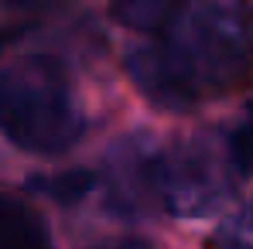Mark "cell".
Segmentation results:
<instances>
[{"mask_svg": "<svg viewBox=\"0 0 253 249\" xmlns=\"http://www.w3.org/2000/svg\"><path fill=\"white\" fill-rule=\"evenodd\" d=\"M21 31H24V28H10V31H0V48H3V44H10L14 38H21Z\"/></svg>", "mask_w": 253, "mask_h": 249, "instance_id": "8fae6325", "label": "cell"}, {"mask_svg": "<svg viewBox=\"0 0 253 249\" xmlns=\"http://www.w3.org/2000/svg\"><path fill=\"white\" fill-rule=\"evenodd\" d=\"M147 178L154 202L181 218L209 215L240 181L222 140H185L165 150H151Z\"/></svg>", "mask_w": 253, "mask_h": 249, "instance_id": "3957f363", "label": "cell"}, {"mask_svg": "<svg viewBox=\"0 0 253 249\" xmlns=\"http://www.w3.org/2000/svg\"><path fill=\"white\" fill-rule=\"evenodd\" d=\"M133 85L165 109H192L253 75V0H188L126 55Z\"/></svg>", "mask_w": 253, "mask_h": 249, "instance_id": "6da1fadb", "label": "cell"}, {"mask_svg": "<svg viewBox=\"0 0 253 249\" xmlns=\"http://www.w3.org/2000/svg\"><path fill=\"white\" fill-rule=\"evenodd\" d=\"M185 3L188 0H110V14L117 24L154 38L181 14Z\"/></svg>", "mask_w": 253, "mask_h": 249, "instance_id": "5b68a950", "label": "cell"}, {"mask_svg": "<svg viewBox=\"0 0 253 249\" xmlns=\"http://www.w3.org/2000/svg\"><path fill=\"white\" fill-rule=\"evenodd\" d=\"M222 143H226V154H229V164L236 171V178H250L253 174V99L247 103L236 126L222 137Z\"/></svg>", "mask_w": 253, "mask_h": 249, "instance_id": "52a82bcc", "label": "cell"}, {"mask_svg": "<svg viewBox=\"0 0 253 249\" xmlns=\"http://www.w3.org/2000/svg\"><path fill=\"white\" fill-rule=\"evenodd\" d=\"M0 249H55L42 212L10 191H0Z\"/></svg>", "mask_w": 253, "mask_h": 249, "instance_id": "277c9868", "label": "cell"}, {"mask_svg": "<svg viewBox=\"0 0 253 249\" xmlns=\"http://www.w3.org/2000/svg\"><path fill=\"white\" fill-rule=\"evenodd\" d=\"M92 249H154L147 239H133V236H120V239H106V243H96Z\"/></svg>", "mask_w": 253, "mask_h": 249, "instance_id": "30bf717a", "label": "cell"}, {"mask_svg": "<svg viewBox=\"0 0 253 249\" xmlns=\"http://www.w3.org/2000/svg\"><path fill=\"white\" fill-rule=\"evenodd\" d=\"M69 0H0V14H14V17H35L48 14L55 7H65Z\"/></svg>", "mask_w": 253, "mask_h": 249, "instance_id": "9c48e42d", "label": "cell"}, {"mask_svg": "<svg viewBox=\"0 0 253 249\" xmlns=\"http://www.w3.org/2000/svg\"><path fill=\"white\" fill-rule=\"evenodd\" d=\"M85 120L69 72L51 55H28L0 72V133L28 150L55 157L79 143Z\"/></svg>", "mask_w": 253, "mask_h": 249, "instance_id": "7a4b0ae2", "label": "cell"}, {"mask_svg": "<svg viewBox=\"0 0 253 249\" xmlns=\"http://www.w3.org/2000/svg\"><path fill=\"white\" fill-rule=\"evenodd\" d=\"M96 184H99V174H96V171H85V167H72V171L48 174V178H35V181H31L35 191H42V195L55 198V202H62V205H76V202H83Z\"/></svg>", "mask_w": 253, "mask_h": 249, "instance_id": "8992f818", "label": "cell"}, {"mask_svg": "<svg viewBox=\"0 0 253 249\" xmlns=\"http://www.w3.org/2000/svg\"><path fill=\"white\" fill-rule=\"evenodd\" d=\"M219 249H253V202L226 218L219 229Z\"/></svg>", "mask_w": 253, "mask_h": 249, "instance_id": "ba28073f", "label": "cell"}]
</instances>
